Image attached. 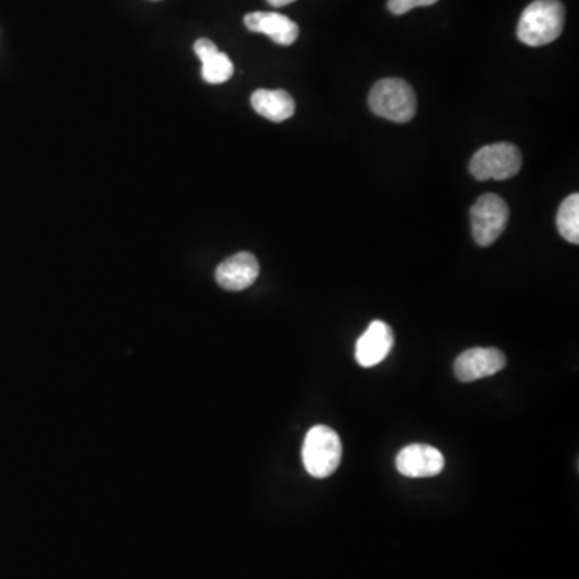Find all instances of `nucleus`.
I'll return each mask as SVG.
<instances>
[{
	"instance_id": "nucleus-1",
	"label": "nucleus",
	"mask_w": 579,
	"mask_h": 579,
	"mask_svg": "<svg viewBox=\"0 0 579 579\" xmlns=\"http://www.w3.org/2000/svg\"><path fill=\"white\" fill-rule=\"evenodd\" d=\"M565 25V7L560 0H534L518 21L517 36L530 47H543L560 37Z\"/></svg>"
},
{
	"instance_id": "nucleus-2",
	"label": "nucleus",
	"mask_w": 579,
	"mask_h": 579,
	"mask_svg": "<svg viewBox=\"0 0 579 579\" xmlns=\"http://www.w3.org/2000/svg\"><path fill=\"white\" fill-rule=\"evenodd\" d=\"M369 107L385 120L409 123L417 111V97L411 84L403 79H382L370 91Z\"/></svg>"
},
{
	"instance_id": "nucleus-3",
	"label": "nucleus",
	"mask_w": 579,
	"mask_h": 579,
	"mask_svg": "<svg viewBox=\"0 0 579 579\" xmlns=\"http://www.w3.org/2000/svg\"><path fill=\"white\" fill-rule=\"evenodd\" d=\"M343 456L340 436L332 428L316 425L309 430L304 438L303 457L304 469L314 478H327L335 473Z\"/></svg>"
},
{
	"instance_id": "nucleus-4",
	"label": "nucleus",
	"mask_w": 579,
	"mask_h": 579,
	"mask_svg": "<svg viewBox=\"0 0 579 579\" xmlns=\"http://www.w3.org/2000/svg\"><path fill=\"white\" fill-rule=\"evenodd\" d=\"M522 152L517 145L499 142L480 148L470 160V173L477 181H506L522 169Z\"/></svg>"
},
{
	"instance_id": "nucleus-5",
	"label": "nucleus",
	"mask_w": 579,
	"mask_h": 579,
	"mask_svg": "<svg viewBox=\"0 0 579 579\" xmlns=\"http://www.w3.org/2000/svg\"><path fill=\"white\" fill-rule=\"evenodd\" d=\"M509 205L499 195L486 193L478 198L470 211L473 239L480 247L493 245L509 222Z\"/></svg>"
},
{
	"instance_id": "nucleus-6",
	"label": "nucleus",
	"mask_w": 579,
	"mask_h": 579,
	"mask_svg": "<svg viewBox=\"0 0 579 579\" xmlns=\"http://www.w3.org/2000/svg\"><path fill=\"white\" fill-rule=\"evenodd\" d=\"M507 366V359L496 348H472L464 351L454 362V375L460 382H477L491 377Z\"/></svg>"
},
{
	"instance_id": "nucleus-7",
	"label": "nucleus",
	"mask_w": 579,
	"mask_h": 579,
	"mask_svg": "<svg viewBox=\"0 0 579 579\" xmlns=\"http://www.w3.org/2000/svg\"><path fill=\"white\" fill-rule=\"evenodd\" d=\"M396 469L407 478H430L444 470V456L428 444H411L396 457Z\"/></svg>"
},
{
	"instance_id": "nucleus-8",
	"label": "nucleus",
	"mask_w": 579,
	"mask_h": 579,
	"mask_svg": "<svg viewBox=\"0 0 579 579\" xmlns=\"http://www.w3.org/2000/svg\"><path fill=\"white\" fill-rule=\"evenodd\" d=\"M395 335L390 325L374 321L356 343V361L362 367L378 366L393 350Z\"/></svg>"
},
{
	"instance_id": "nucleus-9",
	"label": "nucleus",
	"mask_w": 579,
	"mask_h": 579,
	"mask_svg": "<svg viewBox=\"0 0 579 579\" xmlns=\"http://www.w3.org/2000/svg\"><path fill=\"white\" fill-rule=\"evenodd\" d=\"M259 276L258 259L247 251L230 256L216 269V282L229 292H242L255 284Z\"/></svg>"
},
{
	"instance_id": "nucleus-10",
	"label": "nucleus",
	"mask_w": 579,
	"mask_h": 579,
	"mask_svg": "<svg viewBox=\"0 0 579 579\" xmlns=\"http://www.w3.org/2000/svg\"><path fill=\"white\" fill-rule=\"evenodd\" d=\"M245 26L253 33L266 34L279 46H292L300 36L295 21L276 12H253L243 18Z\"/></svg>"
},
{
	"instance_id": "nucleus-11",
	"label": "nucleus",
	"mask_w": 579,
	"mask_h": 579,
	"mask_svg": "<svg viewBox=\"0 0 579 579\" xmlns=\"http://www.w3.org/2000/svg\"><path fill=\"white\" fill-rule=\"evenodd\" d=\"M251 107L255 108L258 115L272 123H284L295 113V100L282 89L277 91L258 89L251 95Z\"/></svg>"
},
{
	"instance_id": "nucleus-12",
	"label": "nucleus",
	"mask_w": 579,
	"mask_h": 579,
	"mask_svg": "<svg viewBox=\"0 0 579 579\" xmlns=\"http://www.w3.org/2000/svg\"><path fill=\"white\" fill-rule=\"evenodd\" d=\"M557 227H559L560 235L567 242H579V195L573 193L565 202L560 205L559 213H557Z\"/></svg>"
},
{
	"instance_id": "nucleus-13",
	"label": "nucleus",
	"mask_w": 579,
	"mask_h": 579,
	"mask_svg": "<svg viewBox=\"0 0 579 579\" xmlns=\"http://www.w3.org/2000/svg\"><path fill=\"white\" fill-rule=\"evenodd\" d=\"M202 76L206 83L222 84L227 83L234 76V63L226 54L219 52V49L213 54L202 60Z\"/></svg>"
},
{
	"instance_id": "nucleus-14",
	"label": "nucleus",
	"mask_w": 579,
	"mask_h": 579,
	"mask_svg": "<svg viewBox=\"0 0 579 579\" xmlns=\"http://www.w3.org/2000/svg\"><path fill=\"white\" fill-rule=\"evenodd\" d=\"M436 2L438 0H388V10L395 15H404L415 7H428Z\"/></svg>"
},
{
	"instance_id": "nucleus-15",
	"label": "nucleus",
	"mask_w": 579,
	"mask_h": 579,
	"mask_svg": "<svg viewBox=\"0 0 579 579\" xmlns=\"http://www.w3.org/2000/svg\"><path fill=\"white\" fill-rule=\"evenodd\" d=\"M293 2H296V0H267V4L276 7V9H279V7H285V5L293 4Z\"/></svg>"
}]
</instances>
